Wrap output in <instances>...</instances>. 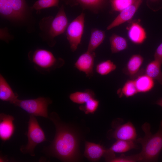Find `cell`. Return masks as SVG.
Returning <instances> with one entry per match:
<instances>
[{
    "instance_id": "cell-1",
    "label": "cell",
    "mask_w": 162,
    "mask_h": 162,
    "mask_svg": "<svg viewBox=\"0 0 162 162\" xmlns=\"http://www.w3.org/2000/svg\"><path fill=\"white\" fill-rule=\"evenodd\" d=\"M48 118L55 126L56 134L50 144L43 147L42 152L62 162L80 161V145L83 137L81 132L73 124L62 121L55 112L51 113Z\"/></svg>"
},
{
    "instance_id": "cell-2",
    "label": "cell",
    "mask_w": 162,
    "mask_h": 162,
    "mask_svg": "<svg viewBox=\"0 0 162 162\" xmlns=\"http://www.w3.org/2000/svg\"><path fill=\"white\" fill-rule=\"evenodd\" d=\"M141 128L145 135L143 137L136 139L135 140L136 142L140 144L142 146L141 152L138 154L140 161H156L162 149V120L158 131L154 134L151 132V126L148 122L145 123Z\"/></svg>"
},
{
    "instance_id": "cell-3",
    "label": "cell",
    "mask_w": 162,
    "mask_h": 162,
    "mask_svg": "<svg viewBox=\"0 0 162 162\" xmlns=\"http://www.w3.org/2000/svg\"><path fill=\"white\" fill-rule=\"evenodd\" d=\"M29 60L34 68L42 74H47L51 71L62 66L64 63L62 58H56L51 52L43 49H38L28 54Z\"/></svg>"
},
{
    "instance_id": "cell-4",
    "label": "cell",
    "mask_w": 162,
    "mask_h": 162,
    "mask_svg": "<svg viewBox=\"0 0 162 162\" xmlns=\"http://www.w3.org/2000/svg\"><path fill=\"white\" fill-rule=\"evenodd\" d=\"M25 134L27 136L28 143L20 147V152L23 154H28L34 157L36 146L43 142L47 141L45 134L35 116L30 115L28 131Z\"/></svg>"
},
{
    "instance_id": "cell-5",
    "label": "cell",
    "mask_w": 162,
    "mask_h": 162,
    "mask_svg": "<svg viewBox=\"0 0 162 162\" xmlns=\"http://www.w3.org/2000/svg\"><path fill=\"white\" fill-rule=\"evenodd\" d=\"M52 103L49 98L40 97L34 99H18L13 104L21 108L30 115L49 118L48 107Z\"/></svg>"
},
{
    "instance_id": "cell-6",
    "label": "cell",
    "mask_w": 162,
    "mask_h": 162,
    "mask_svg": "<svg viewBox=\"0 0 162 162\" xmlns=\"http://www.w3.org/2000/svg\"><path fill=\"white\" fill-rule=\"evenodd\" d=\"M85 14L83 12L77 16L68 26L67 38L71 51H76L81 42L84 27Z\"/></svg>"
},
{
    "instance_id": "cell-7",
    "label": "cell",
    "mask_w": 162,
    "mask_h": 162,
    "mask_svg": "<svg viewBox=\"0 0 162 162\" xmlns=\"http://www.w3.org/2000/svg\"><path fill=\"white\" fill-rule=\"evenodd\" d=\"M113 129L109 130L107 133L108 139L114 138L116 140H124L135 141L137 134L135 128L130 121L123 124H113Z\"/></svg>"
},
{
    "instance_id": "cell-8",
    "label": "cell",
    "mask_w": 162,
    "mask_h": 162,
    "mask_svg": "<svg viewBox=\"0 0 162 162\" xmlns=\"http://www.w3.org/2000/svg\"><path fill=\"white\" fill-rule=\"evenodd\" d=\"M68 19L62 4L54 18H52L48 31L49 37L53 40L56 37L65 32L68 26Z\"/></svg>"
},
{
    "instance_id": "cell-9",
    "label": "cell",
    "mask_w": 162,
    "mask_h": 162,
    "mask_svg": "<svg viewBox=\"0 0 162 162\" xmlns=\"http://www.w3.org/2000/svg\"><path fill=\"white\" fill-rule=\"evenodd\" d=\"M96 53L94 52L86 51L79 57L75 63V67L80 71L84 72L91 78L93 75V68Z\"/></svg>"
},
{
    "instance_id": "cell-10",
    "label": "cell",
    "mask_w": 162,
    "mask_h": 162,
    "mask_svg": "<svg viewBox=\"0 0 162 162\" xmlns=\"http://www.w3.org/2000/svg\"><path fill=\"white\" fill-rule=\"evenodd\" d=\"M65 4L71 7L79 6L83 10H88L98 14L107 3V0H63Z\"/></svg>"
},
{
    "instance_id": "cell-11",
    "label": "cell",
    "mask_w": 162,
    "mask_h": 162,
    "mask_svg": "<svg viewBox=\"0 0 162 162\" xmlns=\"http://www.w3.org/2000/svg\"><path fill=\"white\" fill-rule=\"evenodd\" d=\"M144 61L143 57L140 54L133 55L129 59L123 72L131 79H135L139 75L143 74L144 70L141 69Z\"/></svg>"
},
{
    "instance_id": "cell-12",
    "label": "cell",
    "mask_w": 162,
    "mask_h": 162,
    "mask_svg": "<svg viewBox=\"0 0 162 162\" xmlns=\"http://www.w3.org/2000/svg\"><path fill=\"white\" fill-rule=\"evenodd\" d=\"M142 0H137L133 4L120 12V13L107 27L110 30L130 20L142 3Z\"/></svg>"
},
{
    "instance_id": "cell-13",
    "label": "cell",
    "mask_w": 162,
    "mask_h": 162,
    "mask_svg": "<svg viewBox=\"0 0 162 162\" xmlns=\"http://www.w3.org/2000/svg\"><path fill=\"white\" fill-rule=\"evenodd\" d=\"M14 117L4 113L0 114V138L3 142L9 140L14 133Z\"/></svg>"
},
{
    "instance_id": "cell-14",
    "label": "cell",
    "mask_w": 162,
    "mask_h": 162,
    "mask_svg": "<svg viewBox=\"0 0 162 162\" xmlns=\"http://www.w3.org/2000/svg\"><path fill=\"white\" fill-rule=\"evenodd\" d=\"M106 150L100 144L86 141L84 155L89 161L96 162L104 157Z\"/></svg>"
},
{
    "instance_id": "cell-15",
    "label": "cell",
    "mask_w": 162,
    "mask_h": 162,
    "mask_svg": "<svg viewBox=\"0 0 162 162\" xmlns=\"http://www.w3.org/2000/svg\"><path fill=\"white\" fill-rule=\"evenodd\" d=\"M128 36L134 43L140 44L142 43L146 38L144 28L139 23L134 22L128 28Z\"/></svg>"
},
{
    "instance_id": "cell-16",
    "label": "cell",
    "mask_w": 162,
    "mask_h": 162,
    "mask_svg": "<svg viewBox=\"0 0 162 162\" xmlns=\"http://www.w3.org/2000/svg\"><path fill=\"white\" fill-rule=\"evenodd\" d=\"M18 94L14 92L4 77L0 74V99L14 104L18 99Z\"/></svg>"
},
{
    "instance_id": "cell-17",
    "label": "cell",
    "mask_w": 162,
    "mask_h": 162,
    "mask_svg": "<svg viewBox=\"0 0 162 162\" xmlns=\"http://www.w3.org/2000/svg\"><path fill=\"white\" fill-rule=\"evenodd\" d=\"M138 93H146L153 88L154 80L145 74L140 75L134 79Z\"/></svg>"
},
{
    "instance_id": "cell-18",
    "label": "cell",
    "mask_w": 162,
    "mask_h": 162,
    "mask_svg": "<svg viewBox=\"0 0 162 162\" xmlns=\"http://www.w3.org/2000/svg\"><path fill=\"white\" fill-rule=\"evenodd\" d=\"M105 37L104 31L97 28H92L87 51L90 52H94L103 42Z\"/></svg>"
},
{
    "instance_id": "cell-19",
    "label": "cell",
    "mask_w": 162,
    "mask_h": 162,
    "mask_svg": "<svg viewBox=\"0 0 162 162\" xmlns=\"http://www.w3.org/2000/svg\"><path fill=\"white\" fill-rule=\"evenodd\" d=\"M160 62L154 59L147 65L145 70V74L153 80H157L162 85V71Z\"/></svg>"
},
{
    "instance_id": "cell-20",
    "label": "cell",
    "mask_w": 162,
    "mask_h": 162,
    "mask_svg": "<svg viewBox=\"0 0 162 162\" xmlns=\"http://www.w3.org/2000/svg\"><path fill=\"white\" fill-rule=\"evenodd\" d=\"M138 148V146L135 141L117 140L109 149L114 153H122L132 149Z\"/></svg>"
},
{
    "instance_id": "cell-21",
    "label": "cell",
    "mask_w": 162,
    "mask_h": 162,
    "mask_svg": "<svg viewBox=\"0 0 162 162\" xmlns=\"http://www.w3.org/2000/svg\"><path fill=\"white\" fill-rule=\"evenodd\" d=\"M110 49L112 53L118 52L126 49L128 42L124 38L115 34H113L110 38Z\"/></svg>"
},
{
    "instance_id": "cell-22",
    "label": "cell",
    "mask_w": 162,
    "mask_h": 162,
    "mask_svg": "<svg viewBox=\"0 0 162 162\" xmlns=\"http://www.w3.org/2000/svg\"><path fill=\"white\" fill-rule=\"evenodd\" d=\"M69 98L73 102L82 104L91 99L95 98V94L92 90L86 89L83 92H76L72 93L70 95Z\"/></svg>"
},
{
    "instance_id": "cell-23",
    "label": "cell",
    "mask_w": 162,
    "mask_h": 162,
    "mask_svg": "<svg viewBox=\"0 0 162 162\" xmlns=\"http://www.w3.org/2000/svg\"><path fill=\"white\" fill-rule=\"evenodd\" d=\"M118 97L129 98L133 97L138 93L135 85L134 80H129L124 83L122 87L117 92Z\"/></svg>"
},
{
    "instance_id": "cell-24",
    "label": "cell",
    "mask_w": 162,
    "mask_h": 162,
    "mask_svg": "<svg viewBox=\"0 0 162 162\" xmlns=\"http://www.w3.org/2000/svg\"><path fill=\"white\" fill-rule=\"evenodd\" d=\"M0 13L3 16L11 19L22 18L14 10L8 0H0Z\"/></svg>"
},
{
    "instance_id": "cell-25",
    "label": "cell",
    "mask_w": 162,
    "mask_h": 162,
    "mask_svg": "<svg viewBox=\"0 0 162 162\" xmlns=\"http://www.w3.org/2000/svg\"><path fill=\"white\" fill-rule=\"evenodd\" d=\"M116 68V65L110 60L102 62L96 66V72L101 75H107Z\"/></svg>"
},
{
    "instance_id": "cell-26",
    "label": "cell",
    "mask_w": 162,
    "mask_h": 162,
    "mask_svg": "<svg viewBox=\"0 0 162 162\" xmlns=\"http://www.w3.org/2000/svg\"><path fill=\"white\" fill-rule=\"evenodd\" d=\"M59 0H38L33 4L31 8L37 11V13H40L43 9L52 7L58 8Z\"/></svg>"
},
{
    "instance_id": "cell-27",
    "label": "cell",
    "mask_w": 162,
    "mask_h": 162,
    "mask_svg": "<svg viewBox=\"0 0 162 162\" xmlns=\"http://www.w3.org/2000/svg\"><path fill=\"white\" fill-rule=\"evenodd\" d=\"M83 105L79 106V109L86 114H94L98 107L99 101L94 98L90 99Z\"/></svg>"
},
{
    "instance_id": "cell-28",
    "label": "cell",
    "mask_w": 162,
    "mask_h": 162,
    "mask_svg": "<svg viewBox=\"0 0 162 162\" xmlns=\"http://www.w3.org/2000/svg\"><path fill=\"white\" fill-rule=\"evenodd\" d=\"M137 0H110L112 10L120 12L134 3Z\"/></svg>"
},
{
    "instance_id": "cell-29",
    "label": "cell",
    "mask_w": 162,
    "mask_h": 162,
    "mask_svg": "<svg viewBox=\"0 0 162 162\" xmlns=\"http://www.w3.org/2000/svg\"><path fill=\"white\" fill-rule=\"evenodd\" d=\"M8 0L15 12L23 18L26 7L25 0Z\"/></svg>"
},
{
    "instance_id": "cell-30",
    "label": "cell",
    "mask_w": 162,
    "mask_h": 162,
    "mask_svg": "<svg viewBox=\"0 0 162 162\" xmlns=\"http://www.w3.org/2000/svg\"><path fill=\"white\" fill-rule=\"evenodd\" d=\"M140 161L138 154L130 156L122 154L120 156L113 157L110 162H135Z\"/></svg>"
},
{
    "instance_id": "cell-31",
    "label": "cell",
    "mask_w": 162,
    "mask_h": 162,
    "mask_svg": "<svg viewBox=\"0 0 162 162\" xmlns=\"http://www.w3.org/2000/svg\"><path fill=\"white\" fill-rule=\"evenodd\" d=\"M154 59L162 64V43L157 48L154 55Z\"/></svg>"
},
{
    "instance_id": "cell-32",
    "label": "cell",
    "mask_w": 162,
    "mask_h": 162,
    "mask_svg": "<svg viewBox=\"0 0 162 162\" xmlns=\"http://www.w3.org/2000/svg\"><path fill=\"white\" fill-rule=\"evenodd\" d=\"M155 104L162 107V98L157 100L155 102Z\"/></svg>"
},
{
    "instance_id": "cell-33",
    "label": "cell",
    "mask_w": 162,
    "mask_h": 162,
    "mask_svg": "<svg viewBox=\"0 0 162 162\" xmlns=\"http://www.w3.org/2000/svg\"><path fill=\"white\" fill-rule=\"evenodd\" d=\"M150 0L154 2V1H158L159 0Z\"/></svg>"
}]
</instances>
